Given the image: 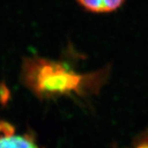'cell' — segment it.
Returning <instances> with one entry per match:
<instances>
[{
	"mask_svg": "<svg viewBox=\"0 0 148 148\" xmlns=\"http://www.w3.org/2000/svg\"><path fill=\"white\" fill-rule=\"evenodd\" d=\"M101 77L99 72L80 73L66 62L37 55L23 58L21 67V82L45 100L86 94L97 88Z\"/></svg>",
	"mask_w": 148,
	"mask_h": 148,
	"instance_id": "cell-1",
	"label": "cell"
},
{
	"mask_svg": "<svg viewBox=\"0 0 148 148\" xmlns=\"http://www.w3.org/2000/svg\"><path fill=\"white\" fill-rule=\"evenodd\" d=\"M0 148H43L32 135L16 133L9 123L0 121Z\"/></svg>",
	"mask_w": 148,
	"mask_h": 148,
	"instance_id": "cell-2",
	"label": "cell"
},
{
	"mask_svg": "<svg viewBox=\"0 0 148 148\" xmlns=\"http://www.w3.org/2000/svg\"><path fill=\"white\" fill-rule=\"evenodd\" d=\"M77 3L88 12L105 13L117 10L124 3V0H77Z\"/></svg>",
	"mask_w": 148,
	"mask_h": 148,
	"instance_id": "cell-3",
	"label": "cell"
}]
</instances>
